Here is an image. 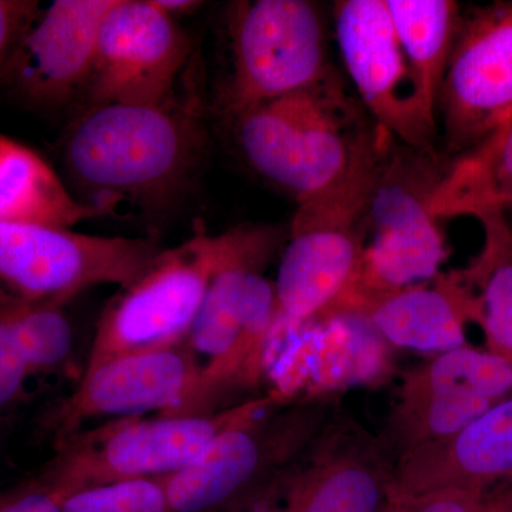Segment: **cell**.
Here are the masks:
<instances>
[{
    "label": "cell",
    "instance_id": "cell-20",
    "mask_svg": "<svg viewBox=\"0 0 512 512\" xmlns=\"http://www.w3.org/2000/svg\"><path fill=\"white\" fill-rule=\"evenodd\" d=\"M394 32L412 70L417 99L424 111L437 120L441 84L463 8L454 0H384Z\"/></svg>",
    "mask_w": 512,
    "mask_h": 512
},
{
    "label": "cell",
    "instance_id": "cell-4",
    "mask_svg": "<svg viewBox=\"0 0 512 512\" xmlns=\"http://www.w3.org/2000/svg\"><path fill=\"white\" fill-rule=\"evenodd\" d=\"M340 87L335 73L316 86L229 117L239 156L296 204L330 187L348 170L372 121Z\"/></svg>",
    "mask_w": 512,
    "mask_h": 512
},
{
    "label": "cell",
    "instance_id": "cell-18",
    "mask_svg": "<svg viewBox=\"0 0 512 512\" xmlns=\"http://www.w3.org/2000/svg\"><path fill=\"white\" fill-rule=\"evenodd\" d=\"M477 313L478 302L456 278L437 275L433 282L380 296L357 315L397 348L444 353L466 346L464 323Z\"/></svg>",
    "mask_w": 512,
    "mask_h": 512
},
{
    "label": "cell",
    "instance_id": "cell-26",
    "mask_svg": "<svg viewBox=\"0 0 512 512\" xmlns=\"http://www.w3.org/2000/svg\"><path fill=\"white\" fill-rule=\"evenodd\" d=\"M477 490L446 488L417 497L397 500L387 512H480Z\"/></svg>",
    "mask_w": 512,
    "mask_h": 512
},
{
    "label": "cell",
    "instance_id": "cell-1",
    "mask_svg": "<svg viewBox=\"0 0 512 512\" xmlns=\"http://www.w3.org/2000/svg\"><path fill=\"white\" fill-rule=\"evenodd\" d=\"M207 146L198 101L104 104L63 131V181L77 201L106 217L160 212L191 187Z\"/></svg>",
    "mask_w": 512,
    "mask_h": 512
},
{
    "label": "cell",
    "instance_id": "cell-24",
    "mask_svg": "<svg viewBox=\"0 0 512 512\" xmlns=\"http://www.w3.org/2000/svg\"><path fill=\"white\" fill-rule=\"evenodd\" d=\"M62 512H171L165 478H138L80 488L64 497Z\"/></svg>",
    "mask_w": 512,
    "mask_h": 512
},
{
    "label": "cell",
    "instance_id": "cell-6",
    "mask_svg": "<svg viewBox=\"0 0 512 512\" xmlns=\"http://www.w3.org/2000/svg\"><path fill=\"white\" fill-rule=\"evenodd\" d=\"M437 151L414 150L394 141L384 158L370 205L369 234L362 272L350 309L440 275L446 242L433 201L448 168Z\"/></svg>",
    "mask_w": 512,
    "mask_h": 512
},
{
    "label": "cell",
    "instance_id": "cell-15",
    "mask_svg": "<svg viewBox=\"0 0 512 512\" xmlns=\"http://www.w3.org/2000/svg\"><path fill=\"white\" fill-rule=\"evenodd\" d=\"M114 0H55L19 40L0 72V92L37 110H57L82 96L101 22Z\"/></svg>",
    "mask_w": 512,
    "mask_h": 512
},
{
    "label": "cell",
    "instance_id": "cell-30",
    "mask_svg": "<svg viewBox=\"0 0 512 512\" xmlns=\"http://www.w3.org/2000/svg\"><path fill=\"white\" fill-rule=\"evenodd\" d=\"M272 497V495H269ZM269 497L262 498V500L256 501V503L248 505V507L242 508L237 512H281V510H276L275 507H272L271 503H269Z\"/></svg>",
    "mask_w": 512,
    "mask_h": 512
},
{
    "label": "cell",
    "instance_id": "cell-23",
    "mask_svg": "<svg viewBox=\"0 0 512 512\" xmlns=\"http://www.w3.org/2000/svg\"><path fill=\"white\" fill-rule=\"evenodd\" d=\"M3 299L8 305L13 329L33 377L56 372L66 366L73 353L74 333L64 308L26 305Z\"/></svg>",
    "mask_w": 512,
    "mask_h": 512
},
{
    "label": "cell",
    "instance_id": "cell-14",
    "mask_svg": "<svg viewBox=\"0 0 512 512\" xmlns=\"http://www.w3.org/2000/svg\"><path fill=\"white\" fill-rule=\"evenodd\" d=\"M333 19L340 56L366 113L403 146L434 153L437 120L417 99L386 2L340 0Z\"/></svg>",
    "mask_w": 512,
    "mask_h": 512
},
{
    "label": "cell",
    "instance_id": "cell-5",
    "mask_svg": "<svg viewBox=\"0 0 512 512\" xmlns=\"http://www.w3.org/2000/svg\"><path fill=\"white\" fill-rule=\"evenodd\" d=\"M311 399L241 421L215 437L194 463L165 478L171 512H235L274 494L332 417Z\"/></svg>",
    "mask_w": 512,
    "mask_h": 512
},
{
    "label": "cell",
    "instance_id": "cell-31",
    "mask_svg": "<svg viewBox=\"0 0 512 512\" xmlns=\"http://www.w3.org/2000/svg\"><path fill=\"white\" fill-rule=\"evenodd\" d=\"M490 512H512V490L495 500V503L491 505Z\"/></svg>",
    "mask_w": 512,
    "mask_h": 512
},
{
    "label": "cell",
    "instance_id": "cell-10",
    "mask_svg": "<svg viewBox=\"0 0 512 512\" xmlns=\"http://www.w3.org/2000/svg\"><path fill=\"white\" fill-rule=\"evenodd\" d=\"M218 248V235L200 229L178 247L163 249L101 312L86 367L187 340L217 264Z\"/></svg>",
    "mask_w": 512,
    "mask_h": 512
},
{
    "label": "cell",
    "instance_id": "cell-3",
    "mask_svg": "<svg viewBox=\"0 0 512 512\" xmlns=\"http://www.w3.org/2000/svg\"><path fill=\"white\" fill-rule=\"evenodd\" d=\"M284 242L274 225H239L218 235L217 264L188 333L205 356L200 382L178 416L212 413L211 404L237 379L254 376L279 319L275 284L265 266Z\"/></svg>",
    "mask_w": 512,
    "mask_h": 512
},
{
    "label": "cell",
    "instance_id": "cell-25",
    "mask_svg": "<svg viewBox=\"0 0 512 512\" xmlns=\"http://www.w3.org/2000/svg\"><path fill=\"white\" fill-rule=\"evenodd\" d=\"M32 377L13 329L8 305L0 298V419L18 406Z\"/></svg>",
    "mask_w": 512,
    "mask_h": 512
},
{
    "label": "cell",
    "instance_id": "cell-17",
    "mask_svg": "<svg viewBox=\"0 0 512 512\" xmlns=\"http://www.w3.org/2000/svg\"><path fill=\"white\" fill-rule=\"evenodd\" d=\"M512 474V397L450 439L426 444L397 457V498L446 488L477 490L478 484Z\"/></svg>",
    "mask_w": 512,
    "mask_h": 512
},
{
    "label": "cell",
    "instance_id": "cell-2",
    "mask_svg": "<svg viewBox=\"0 0 512 512\" xmlns=\"http://www.w3.org/2000/svg\"><path fill=\"white\" fill-rule=\"evenodd\" d=\"M394 141L372 121L346 173L299 202L274 282L279 315L291 325L348 309L362 272L373 191Z\"/></svg>",
    "mask_w": 512,
    "mask_h": 512
},
{
    "label": "cell",
    "instance_id": "cell-9",
    "mask_svg": "<svg viewBox=\"0 0 512 512\" xmlns=\"http://www.w3.org/2000/svg\"><path fill=\"white\" fill-rule=\"evenodd\" d=\"M148 238L99 237L57 225L0 224V296L64 308L94 286L133 284L163 252Z\"/></svg>",
    "mask_w": 512,
    "mask_h": 512
},
{
    "label": "cell",
    "instance_id": "cell-16",
    "mask_svg": "<svg viewBox=\"0 0 512 512\" xmlns=\"http://www.w3.org/2000/svg\"><path fill=\"white\" fill-rule=\"evenodd\" d=\"M311 451L286 483L281 512H387L399 500L397 457L386 440L332 419Z\"/></svg>",
    "mask_w": 512,
    "mask_h": 512
},
{
    "label": "cell",
    "instance_id": "cell-27",
    "mask_svg": "<svg viewBox=\"0 0 512 512\" xmlns=\"http://www.w3.org/2000/svg\"><path fill=\"white\" fill-rule=\"evenodd\" d=\"M40 9L37 0H0V72Z\"/></svg>",
    "mask_w": 512,
    "mask_h": 512
},
{
    "label": "cell",
    "instance_id": "cell-28",
    "mask_svg": "<svg viewBox=\"0 0 512 512\" xmlns=\"http://www.w3.org/2000/svg\"><path fill=\"white\" fill-rule=\"evenodd\" d=\"M64 491L40 478L28 487L0 500V512H62Z\"/></svg>",
    "mask_w": 512,
    "mask_h": 512
},
{
    "label": "cell",
    "instance_id": "cell-29",
    "mask_svg": "<svg viewBox=\"0 0 512 512\" xmlns=\"http://www.w3.org/2000/svg\"><path fill=\"white\" fill-rule=\"evenodd\" d=\"M158 9L163 10L165 15L174 20L183 18V16L192 15L195 10L201 9L204 3L198 0H153Z\"/></svg>",
    "mask_w": 512,
    "mask_h": 512
},
{
    "label": "cell",
    "instance_id": "cell-21",
    "mask_svg": "<svg viewBox=\"0 0 512 512\" xmlns=\"http://www.w3.org/2000/svg\"><path fill=\"white\" fill-rule=\"evenodd\" d=\"M511 392L512 362L507 356L463 346L410 373L402 396L443 397L476 421Z\"/></svg>",
    "mask_w": 512,
    "mask_h": 512
},
{
    "label": "cell",
    "instance_id": "cell-8",
    "mask_svg": "<svg viewBox=\"0 0 512 512\" xmlns=\"http://www.w3.org/2000/svg\"><path fill=\"white\" fill-rule=\"evenodd\" d=\"M231 70L222 86L225 119L316 86L332 76L326 25L309 0H244L229 5Z\"/></svg>",
    "mask_w": 512,
    "mask_h": 512
},
{
    "label": "cell",
    "instance_id": "cell-22",
    "mask_svg": "<svg viewBox=\"0 0 512 512\" xmlns=\"http://www.w3.org/2000/svg\"><path fill=\"white\" fill-rule=\"evenodd\" d=\"M474 218L485 234L477 266L483 285L478 315L495 345L512 355V222L503 210L481 211Z\"/></svg>",
    "mask_w": 512,
    "mask_h": 512
},
{
    "label": "cell",
    "instance_id": "cell-11",
    "mask_svg": "<svg viewBox=\"0 0 512 512\" xmlns=\"http://www.w3.org/2000/svg\"><path fill=\"white\" fill-rule=\"evenodd\" d=\"M437 113L450 160L512 120V0L463 12Z\"/></svg>",
    "mask_w": 512,
    "mask_h": 512
},
{
    "label": "cell",
    "instance_id": "cell-7",
    "mask_svg": "<svg viewBox=\"0 0 512 512\" xmlns=\"http://www.w3.org/2000/svg\"><path fill=\"white\" fill-rule=\"evenodd\" d=\"M275 403L271 396L208 414L109 421L57 444L39 478L66 494L114 481L167 478L194 463L222 431Z\"/></svg>",
    "mask_w": 512,
    "mask_h": 512
},
{
    "label": "cell",
    "instance_id": "cell-19",
    "mask_svg": "<svg viewBox=\"0 0 512 512\" xmlns=\"http://www.w3.org/2000/svg\"><path fill=\"white\" fill-rule=\"evenodd\" d=\"M104 217L103 212L77 201L39 154L0 136V224L32 222L72 228Z\"/></svg>",
    "mask_w": 512,
    "mask_h": 512
},
{
    "label": "cell",
    "instance_id": "cell-13",
    "mask_svg": "<svg viewBox=\"0 0 512 512\" xmlns=\"http://www.w3.org/2000/svg\"><path fill=\"white\" fill-rule=\"evenodd\" d=\"M201 363L187 340L168 348L127 353L86 367L69 397L47 416L56 446L90 421L177 416L200 382Z\"/></svg>",
    "mask_w": 512,
    "mask_h": 512
},
{
    "label": "cell",
    "instance_id": "cell-12",
    "mask_svg": "<svg viewBox=\"0 0 512 512\" xmlns=\"http://www.w3.org/2000/svg\"><path fill=\"white\" fill-rule=\"evenodd\" d=\"M191 55V40L153 0H114L101 22L82 110L104 104H163Z\"/></svg>",
    "mask_w": 512,
    "mask_h": 512
}]
</instances>
